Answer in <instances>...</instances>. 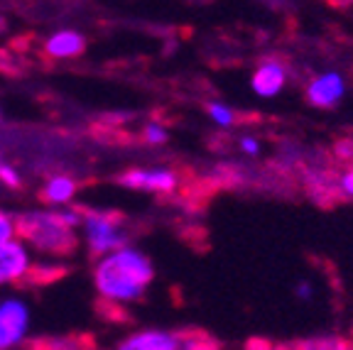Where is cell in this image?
<instances>
[{"label": "cell", "instance_id": "2", "mask_svg": "<svg viewBox=\"0 0 353 350\" xmlns=\"http://www.w3.org/2000/svg\"><path fill=\"white\" fill-rule=\"evenodd\" d=\"M15 238L28 245L32 255L44 260H64L79 247L77 230L69 228L54 208H32L15 216Z\"/></svg>", "mask_w": 353, "mask_h": 350}, {"label": "cell", "instance_id": "5", "mask_svg": "<svg viewBox=\"0 0 353 350\" xmlns=\"http://www.w3.org/2000/svg\"><path fill=\"white\" fill-rule=\"evenodd\" d=\"M32 309L22 296L0 299V350H17L30 343Z\"/></svg>", "mask_w": 353, "mask_h": 350}, {"label": "cell", "instance_id": "12", "mask_svg": "<svg viewBox=\"0 0 353 350\" xmlns=\"http://www.w3.org/2000/svg\"><path fill=\"white\" fill-rule=\"evenodd\" d=\"M28 350H99L88 336L66 333V336H42L28 343Z\"/></svg>", "mask_w": 353, "mask_h": 350}, {"label": "cell", "instance_id": "18", "mask_svg": "<svg viewBox=\"0 0 353 350\" xmlns=\"http://www.w3.org/2000/svg\"><path fill=\"white\" fill-rule=\"evenodd\" d=\"M241 150L245 154H258L260 152V143H258V140H253V137H243V140H241Z\"/></svg>", "mask_w": 353, "mask_h": 350}, {"label": "cell", "instance_id": "9", "mask_svg": "<svg viewBox=\"0 0 353 350\" xmlns=\"http://www.w3.org/2000/svg\"><path fill=\"white\" fill-rule=\"evenodd\" d=\"M343 91H346V83H343L341 74L329 72L309 83L307 101L312 105H316V108H331V105H336L341 101Z\"/></svg>", "mask_w": 353, "mask_h": 350}, {"label": "cell", "instance_id": "22", "mask_svg": "<svg viewBox=\"0 0 353 350\" xmlns=\"http://www.w3.org/2000/svg\"><path fill=\"white\" fill-rule=\"evenodd\" d=\"M0 115H3V108H0Z\"/></svg>", "mask_w": 353, "mask_h": 350}, {"label": "cell", "instance_id": "13", "mask_svg": "<svg viewBox=\"0 0 353 350\" xmlns=\"http://www.w3.org/2000/svg\"><path fill=\"white\" fill-rule=\"evenodd\" d=\"M297 350H353V345L341 338H314L307 340V343H299Z\"/></svg>", "mask_w": 353, "mask_h": 350}, {"label": "cell", "instance_id": "8", "mask_svg": "<svg viewBox=\"0 0 353 350\" xmlns=\"http://www.w3.org/2000/svg\"><path fill=\"white\" fill-rule=\"evenodd\" d=\"M83 50H86V37L72 28L54 30L44 39V54L52 59H77L83 54Z\"/></svg>", "mask_w": 353, "mask_h": 350}, {"label": "cell", "instance_id": "19", "mask_svg": "<svg viewBox=\"0 0 353 350\" xmlns=\"http://www.w3.org/2000/svg\"><path fill=\"white\" fill-rule=\"evenodd\" d=\"M341 189L346 196H353V167L341 176Z\"/></svg>", "mask_w": 353, "mask_h": 350}, {"label": "cell", "instance_id": "23", "mask_svg": "<svg viewBox=\"0 0 353 350\" xmlns=\"http://www.w3.org/2000/svg\"><path fill=\"white\" fill-rule=\"evenodd\" d=\"M0 162H3V159H0Z\"/></svg>", "mask_w": 353, "mask_h": 350}, {"label": "cell", "instance_id": "1", "mask_svg": "<svg viewBox=\"0 0 353 350\" xmlns=\"http://www.w3.org/2000/svg\"><path fill=\"white\" fill-rule=\"evenodd\" d=\"M94 289L108 307H128L148 294L154 265L140 247L125 245L94 262Z\"/></svg>", "mask_w": 353, "mask_h": 350}, {"label": "cell", "instance_id": "3", "mask_svg": "<svg viewBox=\"0 0 353 350\" xmlns=\"http://www.w3.org/2000/svg\"><path fill=\"white\" fill-rule=\"evenodd\" d=\"M86 250L94 258H103L108 252L130 245V230L118 211H99V208H83L81 228Z\"/></svg>", "mask_w": 353, "mask_h": 350}, {"label": "cell", "instance_id": "17", "mask_svg": "<svg viewBox=\"0 0 353 350\" xmlns=\"http://www.w3.org/2000/svg\"><path fill=\"white\" fill-rule=\"evenodd\" d=\"M15 238V216L0 208V243L12 240Z\"/></svg>", "mask_w": 353, "mask_h": 350}, {"label": "cell", "instance_id": "14", "mask_svg": "<svg viewBox=\"0 0 353 350\" xmlns=\"http://www.w3.org/2000/svg\"><path fill=\"white\" fill-rule=\"evenodd\" d=\"M206 113H209L211 121H214L216 125H221V127L233 125V121H236L233 110L228 108V105H223V103H209V105H206Z\"/></svg>", "mask_w": 353, "mask_h": 350}, {"label": "cell", "instance_id": "21", "mask_svg": "<svg viewBox=\"0 0 353 350\" xmlns=\"http://www.w3.org/2000/svg\"><path fill=\"white\" fill-rule=\"evenodd\" d=\"M3 28H6V20H3V15H0V32H3Z\"/></svg>", "mask_w": 353, "mask_h": 350}, {"label": "cell", "instance_id": "7", "mask_svg": "<svg viewBox=\"0 0 353 350\" xmlns=\"http://www.w3.org/2000/svg\"><path fill=\"white\" fill-rule=\"evenodd\" d=\"M118 181L132 192L172 194L179 184V176L167 167H150V169H128Z\"/></svg>", "mask_w": 353, "mask_h": 350}, {"label": "cell", "instance_id": "20", "mask_svg": "<svg viewBox=\"0 0 353 350\" xmlns=\"http://www.w3.org/2000/svg\"><path fill=\"white\" fill-rule=\"evenodd\" d=\"M309 289H312L309 285H299L297 287V294L302 296V299H309V296H312V291H309Z\"/></svg>", "mask_w": 353, "mask_h": 350}, {"label": "cell", "instance_id": "11", "mask_svg": "<svg viewBox=\"0 0 353 350\" xmlns=\"http://www.w3.org/2000/svg\"><path fill=\"white\" fill-rule=\"evenodd\" d=\"M285 86V69L277 61H265L253 74V91L263 99H272Z\"/></svg>", "mask_w": 353, "mask_h": 350}, {"label": "cell", "instance_id": "10", "mask_svg": "<svg viewBox=\"0 0 353 350\" xmlns=\"http://www.w3.org/2000/svg\"><path fill=\"white\" fill-rule=\"evenodd\" d=\"M77 192H79V184L72 179V176L69 174H54L42 184L39 196H42L44 203H50V206L64 208L74 201Z\"/></svg>", "mask_w": 353, "mask_h": 350}, {"label": "cell", "instance_id": "4", "mask_svg": "<svg viewBox=\"0 0 353 350\" xmlns=\"http://www.w3.org/2000/svg\"><path fill=\"white\" fill-rule=\"evenodd\" d=\"M110 350H219V345L199 331L140 329L123 336Z\"/></svg>", "mask_w": 353, "mask_h": 350}, {"label": "cell", "instance_id": "6", "mask_svg": "<svg viewBox=\"0 0 353 350\" xmlns=\"http://www.w3.org/2000/svg\"><path fill=\"white\" fill-rule=\"evenodd\" d=\"M34 255L17 238L0 243V287H20L32 282Z\"/></svg>", "mask_w": 353, "mask_h": 350}, {"label": "cell", "instance_id": "15", "mask_svg": "<svg viewBox=\"0 0 353 350\" xmlns=\"http://www.w3.org/2000/svg\"><path fill=\"white\" fill-rule=\"evenodd\" d=\"M0 184L8 186V189H20L22 186L20 172L12 165H8V162H0Z\"/></svg>", "mask_w": 353, "mask_h": 350}, {"label": "cell", "instance_id": "16", "mask_svg": "<svg viewBox=\"0 0 353 350\" xmlns=\"http://www.w3.org/2000/svg\"><path fill=\"white\" fill-rule=\"evenodd\" d=\"M143 137L148 145H162L167 143V130L162 123H148L143 130Z\"/></svg>", "mask_w": 353, "mask_h": 350}]
</instances>
